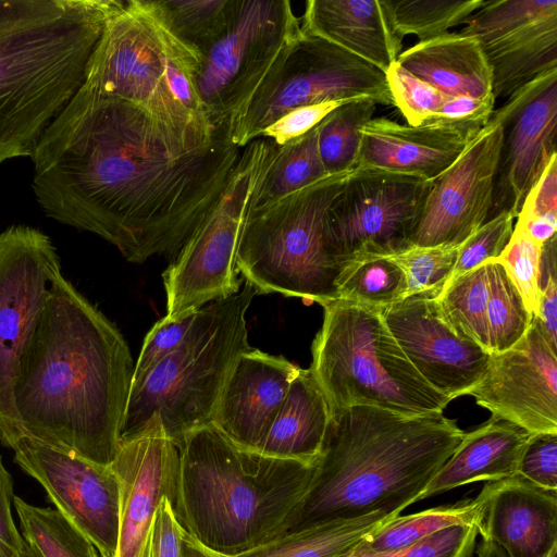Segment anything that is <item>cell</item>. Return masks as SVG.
Returning a JSON list of instances; mask_svg holds the SVG:
<instances>
[{"mask_svg":"<svg viewBox=\"0 0 557 557\" xmlns=\"http://www.w3.org/2000/svg\"><path fill=\"white\" fill-rule=\"evenodd\" d=\"M23 539L41 557H99L89 539L58 509L29 505L13 496Z\"/></svg>","mask_w":557,"mask_h":557,"instance_id":"cell-35","label":"cell"},{"mask_svg":"<svg viewBox=\"0 0 557 557\" xmlns=\"http://www.w3.org/2000/svg\"><path fill=\"white\" fill-rule=\"evenodd\" d=\"M257 294L245 280L236 294L200 308L181 347L131 388L121 440L141 432L153 416L177 446L189 433L212 424L233 363L251 348L246 313Z\"/></svg>","mask_w":557,"mask_h":557,"instance_id":"cell-6","label":"cell"},{"mask_svg":"<svg viewBox=\"0 0 557 557\" xmlns=\"http://www.w3.org/2000/svg\"><path fill=\"white\" fill-rule=\"evenodd\" d=\"M376 103L370 99L349 101L330 113L321 123L318 148L326 174L355 169L360 129L373 119Z\"/></svg>","mask_w":557,"mask_h":557,"instance_id":"cell-36","label":"cell"},{"mask_svg":"<svg viewBox=\"0 0 557 557\" xmlns=\"http://www.w3.org/2000/svg\"><path fill=\"white\" fill-rule=\"evenodd\" d=\"M242 152L221 133L190 147L138 106L82 85L35 147L33 190L48 218L143 263L178 253Z\"/></svg>","mask_w":557,"mask_h":557,"instance_id":"cell-1","label":"cell"},{"mask_svg":"<svg viewBox=\"0 0 557 557\" xmlns=\"http://www.w3.org/2000/svg\"><path fill=\"white\" fill-rule=\"evenodd\" d=\"M330 409L310 369H299L260 453L278 459L317 463L330 421Z\"/></svg>","mask_w":557,"mask_h":557,"instance_id":"cell-28","label":"cell"},{"mask_svg":"<svg viewBox=\"0 0 557 557\" xmlns=\"http://www.w3.org/2000/svg\"><path fill=\"white\" fill-rule=\"evenodd\" d=\"M432 181L355 168L325 215V245L342 269L372 256H394L411 246Z\"/></svg>","mask_w":557,"mask_h":557,"instance_id":"cell-13","label":"cell"},{"mask_svg":"<svg viewBox=\"0 0 557 557\" xmlns=\"http://www.w3.org/2000/svg\"><path fill=\"white\" fill-rule=\"evenodd\" d=\"M200 309L177 320L161 318L147 333L135 363L131 388L136 387L149 371L181 347L199 317Z\"/></svg>","mask_w":557,"mask_h":557,"instance_id":"cell-43","label":"cell"},{"mask_svg":"<svg viewBox=\"0 0 557 557\" xmlns=\"http://www.w3.org/2000/svg\"><path fill=\"white\" fill-rule=\"evenodd\" d=\"M515 475L542 488L557 491V433L531 434Z\"/></svg>","mask_w":557,"mask_h":557,"instance_id":"cell-45","label":"cell"},{"mask_svg":"<svg viewBox=\"0 0 557 557\" xmlns=\"http://www.w3.org/2000/svg\"><path fill=\"white\" fill-rule=\"evenodd\" d=\"M274 143H249L220 199L163 272L164 320L181 319L209 301L225 299L240 288L236 257L242 230L257 184L272 156Z\"/></svg>","mask_w":557,"mask_h":557,"instance_id":"cell-11","label":"cell"},{"mask_svg":"<svg viewBox=\"0 0 557 557\" xmlns=\"http://www.w3.org/2000/svg\"><path fill=\"white\" fill-rule=\"evenodd\" d=\"M476 497L478 533L507 557H549L557 549V491L513 475L486 482Z\"/></svg>","mask_w":557,"mask_h":557,"instance_id":"cell-23","label":"cell"},{"mask_svg":"<svg viewBox=\"0 0 557 557\" xmlns=\"http://www.w3.org/2000/svg\"><path fill=\"white\" fill-rule=\"evenodd\" d=\"M485 262L488 274L487 349L491 355H496L522 339L532 324L533 314L504 267L494 259Z\"/></svg>","mask_w":557,"mask_h":557,"instance_id":"cell-34","label":"cell"},{"mask_svg":"<svg viewBox=\"0 0 557 557\" xmlns=\"http://www.w3.org/2000/svg\"><path fill=\"white\" fill-rule=\"evenodd\" d=\"M351 172L326 175L250 209L239 238L236 268L258 293L300 297L320 305L336 299L342 269L326 250L325 215Z\"/></svg>","mask_w":557,"mask_h":557,"instance_id":"cell-8","label":"cell"},{"mask_svg":"<svg viewBox=\"0 0 557 557\" xmlns=\"http://www.w3.org/2000/svg\"><path fill=\"white\" fill-rule=\"evenodd\" d=\"M184 533L170 498L164 497L151 528L148 557H181Z\"/></svg>","mask_w":557,"mask_h":557,"instance_id":"cell-50","label":"cell"},{"mask_svg":"<svg viewBox=\"0 0 557 557\" xmlns=\"http://www.w3.org/2000/svg\"><path fill=\"white\" fill-rule=\"evenodd\" d=\"M465 25L491 67L495 100L557 69L556 0H485Z\"/></svg>","mask_w":557,"mask_h":557,"instance_id":"cell-16","label":"cell"},{"mask_svg":"<svg viewBox=\"0 0 557 557\" xmlns=\"http://www.w3.org/2000/svg\"><path fill=\"white\" fill-rule=\"evenodd\" d=\"M324 319L313 339L310 371L330 413L373 406L406 417L443 413L450 401L406 357L382 310L343 299L321 304Z\"/></svg>","mask_w":557,"mask_h":557,"instance_id":"cell-7","label":"cell"},{"mask_svg":"<svg viewBox=\"0 0 557 557\" xmlns=\"http://www.w3.org/2000/svg\"><path fill=\"white\" fill-rule=\"evenodd\" d=\"M349 101L354 100H334L297 107L265 127L260 137L272 140L276 146H284L307 134L335 109Z\"/></svg>","mask_w":557,"mask_h":557,"instance_id":"cell-47","label":"cell"},{"mask_svg":"<svg viewBox=\"0 0 557 557\" xmlns=\"http://www.w3.org/2000/svg\"><path fill=\"white\" fill-rule=\"evenodd\" d=\"M536 218L557 220V154L552 157L528 193L517 216L520 221Z\"/></svg>","mask_w":557,"mask_h":557,"instance_id":"cell-49","label":"cell"},{"mask_svg":"<svg viewBox=\"0 0 557 557\" xmlns=\"http://www.w3.org/2000/svg\"><path fill=\"white\" fill-rule=\"evenodd\" d=\"M119 0H0V164L32 157L85 82Z\"/></svg>","mask_w":557,"mask_h":557,"instance_id":"cell-5","label":"cell"},{"mask_svg":"<svg viewBox=\"0 0 557 557\" xmlns=\"http://www.w3.org/2000/svg\"><path fill=\"white\" fill-rule=\"evenodd\" d=\"M549 557H557V549H556V550H554V552L549 555Z\"/></svg>","mask_w":557,"mask_h":557,"instance_id":"cell-55","label":"cell"},{"mask_svg":"<svg viewBox=\"0 0 557 557\" xmlns=\"http://www.w3.org/2000/svg\"><path fill=\"white\" fill-rule=\"evenodd\" d=\"M164 27L181 42L200 51L220 33L231 0H147Z\"/></svg>","mask_w":557,"mask_h":557,"instance_id":"cell-37","label":"cell"},{"mask_svg":"<svg viewBox=\"0 0 557 557\" xmlns=\"http://www.w3.org/2000/svg\"><path fill=\"white\" fill-rule=\"evenodd\" d=\"M397 344L421 374L449 400L484 379L492 355L458 337L441 317L435 298L413 295L382 309Z\"/></svg>","mask_w":557,"mask_h":557,"instance_id":"cell-19","label":"cell"},{"mask_svg":"<svg viewBox=\"0 0 557 557\" xmlns=\"http://www.w3.org/2000/svg\"><path fill=\"white\" fill-rule=\"evenodd\" d=\"M540 289L539 307L533 315V323L552 350L557 352L556 235L542 246Z\"/></svg>","mask_w":557,"mask_h":557,"instance_id":"cell-46","label":"cell"},{"mask_svg":"<svg viewBox=\"0 0 557 557\" xmlns=\"http://www.w3.org/2000/svg\"><path fill=\"white\" fill-rule=\"evenodd\" d=\"M61 274L48 235L27 225L0 233V444L21 437L14 385L51 288Z\"/></svg>","mask_w":557,"mask_h":557,"instance_id":"cell-14","label":"cell"},{"mask_svg":"<svg viewBox=\"0 0 557 557\" xmlns=\"http://www.w3.org/2000/svg\"><path fill=\"white\" fill-rule=\"evenodd\" d=\"M469 395L530 434L557 433V356L533 320L520 342L492 355L484 379Z\"/></svg>","mask_w":557,"mask_h":557,"instance_id":"cell-20","label":"cell"},{"mask_svg":"<svg viewBox=\"0 0 557 557\" xmlns=\"http://www.w3.org/2000/svg\"><path fill=\"white\" fill-rule=\"evenodd\" d=\"M397 62L447 97L493 96L492 71L476 37L447 32L401 51Z\"/></svg>","mask_w":557,"mask_h":557,"instance_id":"cell-27","label":"cell"},{"mask_svg":"<svg viewBox=\"0 0 557 557\" xmlns=\"http://www.w3.org/2000/svg\"><path fill=\"white\" fill-rule=\"evenodd\" d=\"M396 32L404 38L421 40L437 37L465 24L485 0H386Z\"/></svg>","mask_w":557,"mask_h":557,"instance_id":"cell-38","label":"cell"},{"mask_svg":"<svg viewBox=\"0 0 557 557\" xmlns=\"http://www.w3.org/2000/svg\"><path fill=\"white\" fill-rule=\"evenodd\" d=\"M199 64L200 53L166 29L147 0L120 1L104 24L83 85L138 106L183 143L199 148L219 133L193 119L170 88L178 70L197 72Z\"/></svg>","mask_w":557,"mask_h":557,"instance_id":"cell-9","label":"cell"},{"mask_svg":"<svg viewBox=\"0 0 557 557\" xmlns=\"http://www.w3.org/2000/svg\"><path fill=\"white\" fill-rule=\"evenodd\" d=\"M493 115L502 126V144L487 221L502 212L517 218L528 193L557 154V69L516 90Z\"/></svg>","mask_w":557,"mask_h":557,"instance_id":"cell-17","label":"cell"},{"mask_svg":"<svg viewBox=\"0 0 557 557\" xmlns=\"http://www.w3.org/2000/svg\"><path fill=\"white\" fill-rule=\"evenodd\" d=\"M459 246H412L388 256L405 272L408 297L425 295L436 298L451 276Z\"/></svg>","mask_w":557,"mask_h":557,"instance_id":"cell-39","label":"cell"},{"mask_svg":"<svg viewBox=\"0 0 557 557\" xmlns=\"http://www.w3.org/2000/svg\"><path fill=\"white\" fill-rule=\"evenodd\" d=\"M394 106L408 125L418 126L434 117L447 96L405 70L397 61L385 72Z\"/></svg>","mask_w":557,"mask_h":557,"instance_id":"cell-41","label":"cell"},{"mask_svg":"<svg viewBox=\"0 0 557 557\" xmlns=\"http://www.w3.org/2000/svg\"><path fill=\"white\" fill-rule=\"evenodd\" d=\"M320 124L284 146L274 144L272 156L253 193L251 209L271 203L326 175L319 148Z\"/></svg>","mask_w":557,"mask_h":557,"instance_id":"cell-31","label":"cell"},{"mask_svg":"<svg viewBox=\"0 0 557 557\" xmlns=\"http://www.w3.org/2000/svg\"><path fill=\"white\" fill-rule=\"evenodd\" d=\"M479 512L480 502L475 497L417 513L399 515L371 531L349 552L352 554L393 553L453 525L474 524L476 527Z\"/></svg>","mask_w":557,"mask_h":557,"instance_id":"cell-30","label":"cell"},{"mask_svg":"<svg viewBox=\"0 0 557 557\" xmlns=\"http://www.w3.org/2000/svg\"><path fill=\"white\" fill-rule=\"evenodd\" d=\"M502 126L492 114L458 158L435 180L411 237V246H460L487 221Z\"/></svg>","mask_w":557,"mask_h":557,"instance_id":"cell-18","label":"cell"},{"mask_svg":"<svg viewBox=\"0 0 557 557\" xmlns=\"http://www.w3.org/2000/svg\"><path fill=\"white\" fill-rule=\"evenodd\" d=\"M495 110V98L447 97L434 117L476 135Z\"/></svg>","mask_w":557,"mask_h":557,"instance_id":"cell-48","label":"cell"},{"mask_svg":"<svg viewBox=\"0 0 557 557\" xmlns=\"http://www.w3.org/2000/svg\"><path fill=\"white\" fill-rule=\"evenodd\" d=\"M301 32L322 38L384 73L401 53L386 0H308Z\"/></svg>","mask_w":557,"mask_h":557,"instance_id":"cell-25","label":"cell"},{"mask_svg":"<svg viewBox=\"0 0 557 557\" xmlns=\"http://www.w3.org/2000/svg\"><path fill=\"white\" fill-rule=\"evenodd\" d=\"M330 414L314 475L287 532L374 512L399 516L465 436L443 413L406 417L351 406Z\"/></svg>","mask_w":557,"mask_h":557,"instance_id":"cell-3","label":"cell"},{"mask_svg":"<svg viewBox=\"0 0 557 557\" xmlns=\"http://www.w3.org/2000/svg\"><path fill=\"white\" fill-rule=\"evenodd\" d=\"M178 448L176 518L202 546L233 557L287 532L317 465L242 448L212 424Z\"/></svg>","mask_w":557,"mask_h":557,"instance_id":"cell-4","label":"cell"},{"mask_svg":"<svg viewBox=\"0 0 557 557\" xmlns=\"http://www.w3.org/2000/svg\"><path fill=\"white\" fill-rule=\"evenodd\" d=\"M488 300L487 264L466 272L435 298L438 312L460 338L488 352L486 307Z\"/></svg>","mask_w":557,"mask_h":557,"instance_id":"cell-32","label":"cell"},{"mask_svg":"<svg viewBox=\"0 0 557 557\" xmlns=\"http://www.w3.org/2000/svg\"><path fill=\"white\" fill-rule=\"evenodd\" d=\"M478 534L474 524H457L393 553L352 554L348 552L341 557H472Z\"/></svg>","mask_w":557,"mask_h":557,"instance_id":"cell-44","label":"cell"},{"mask_svg":"<svg viewBox=\"0 0 557 557\" xmlns=\"http://www.w3.org/2000/svg\"><path fill=\"white\" fill-rule=\"evenodd\" d=\"M541 244L533 240L520 226H513L509 243L495 258L509 275L527 309L534 315L539 307Z\"/></svg>","mask_w":557,"mask_h":557,"instance_id":"cell-40","label":"cell"},{"mask_svg":"<svg viewBox=\"0 0 557 557\" xmlns=\"http://www.w3.org/2000/svg\"><path fill=\"white\" fill-rule=\"evenodd\" d=\"M181 453L158 416L120 441L111 467L121 484L116 557H148L151 528L164 497L175 500Z\"/></svg>","mask_w":557,"mask_h":557,"instance_id":"cell-21","label":"cell"},{"mask_svg":"<svg viewBox=\"0 0 557 557\" xmlns=\"http://www.w3.org/2000/svg\"><path fill=\"white\" fill-rule=\"evenodd\" d=\"M476 557H507L500 547L491 540L482 539L476 548Z\"/></svg>","mask_w":557,"mask_h":557,"instance_id":"cell-53","label":"cell"},{"mask_svg":"<svg viewBox=\"0 0 557 557\" xmlns=\"http://www.w3.org/2000/svg\"><path fill=\"white\" fill-rule=\"evenodd\" d=\"M513 219L512 213L502 212L470 235L459 246L454 271L443 289L466 272L487 260L497 258L510 240L513 232Z\"/></svg>","mask_w":557,"mask_h":557,"instance_id":"cell-42","label":"cell"},{"mask_svg":"<svg viewBox=\"0 0 557 557\" xmlns=\"http://www.w3.org/2000/svg\"><path fill=\"white\" fill-rule=\"evenodd\" d=\"M336 299L384 309L408 297V283L403 269L389 257L372 256L343 269Z\"/></svg>","mask_w":557,"mask_h":557,"instance_id":"cell-33","label":"cell"},{"mask_svg":"<svg viewBox=\"0 0 557 557\" xmlns=\"http://www.w3.org/2000/svg\"><path fill=\"white\" fill-rule=\"evenodd\" d=\"M134 368L116 326L60 275L14 385L21 437L111 466Z\"/></svg>","mask_w":557,"mask_h":557,"instance_id":"cell-2","label":"cell"},{"mask_svg":"<svg viewBox=\"0 0 557 557\" xmlns=\"http://www.w3.org/2000/svg\"><path fill=\"white\" fill-rule=\"evenodd\" d=\"M14 461L46 490L57 509L94 544L100 557H116L121 484L111 466H100L22 436Z\"/></svg>","mask_w":557,"mask_h":557,"instance_id":"cell-15","label":"cell"},{"mask_svg":"<svg viewBox=\"0 0 557 557\" xmlns=\"http://www.w3.org/2000/svg\"><path fill=\"white\" fill-rule=\"evenodd\" d=\"M530 433L495 416L465 433L450 457L418 497V502L473 482L513 476Z\"/></svg>","mask_w":557,"mask_h":557,"instance_id":"cell-26","label":"cell"},{"mask_svg":"<svg viewBox=\"0 0 557 557\" xmlns=\"http://www.w3.org/2000/svg\"><path fill=\"white\" fill-rule=\"evenodd\" d=\"M299 367L283 356L242 352L221 392L212 425L235 445L260 451Z\"/></svg>","mask_w":557,"mask_h":557,"instance_id":"cell-22","label":"cell"},{"mask_svg":"<svg viewBox=\"0 0 557 557\" xmlns=\"http://www.w3.org/2000/svg\"><path fill=\"white\" fill-rule=\"evenodd\" d=\"M394 517L374 512L288 531L236 557H341L367 534Z\"/></svg>","mask_w":557,"mask_h":557,"instance_id":"cell-29","label":"cell"},{"mask_svg":"<svg viewBox=\"0 0 557 557\" xmlns=\"http://www.w3.org/2000/svg\"><path fill=\"white\" fill-rule=\"evenodd\" d=\"M361 99L394 106L385 73L334 44L302 33L231 121L227 136L243 149L297 107Z\"/></svg>","mask_w":557,"mask_h":557,"instance_id":"cell-12","label":"cell"},{"mask_svg":"<svg viewBox=\"0 0 557 557\" xmlns=\"http://www.w3.org/2000/svg\"><path fill=\"white\" fill-rule=\"evenodd\" d=\"M13 496V480L0 457V557H13L24 540L12 518Z\"/></svg>","mask_w":557,"mask_h":557,"instance_id":"cell-51","label":"cell"},{"mask_svg":"<svg viewBox=\"0 0 557 557\" xmlns=\"http://www.w3.org/2000/svg\"><path fill=\"white\" fill-rule=\"evenodd\" d=\"M474 136L437 117L418 126L399 124L386 117L371 119L360 129L355 168L433 181L458 158Z\"/></svg>","mask_w":557,"mask_h":557,"instance_id":"cell-24","label":"cell"},{"mask_svg":"<svg viewBox=\"0 0 557 557\" xmlns=\"http://www.w3.org/2000/svg\"><path fill=\"white\" fill-rule=\"evenodd\" d=\"M302 35L287 0H231L224 26L200 51L195 88L215 133L234 116Z\"/></svg>","mask_w":557,"mask_h":557,"instance_id":"cell-10","label":"cell"},{"mask_svg":"<svg viewBox=\"0 0 557 557\" xmlns=\"http://www.w3.org/2000/svg\"><path fill=\"white\" fill-rule=\"evenodd\" d=\"M13 557H41L35 547L23 540L22 546Z\"/></svg>","mask_w":557,"mask_h":557,"instance_id":"cell-54","label":"cell"},{"mask_svg":"<svg viewBox=\"0 0 557 557\" xmlns=\"http://www.w3.org/2000/svg\"><path fill=\"white\" fill-rule=\"evenodd\" d=\"M181 557H233L213 552L198 543L186 531L182 539Z\"/></svg>","mask_w":557,"mask_h":557,"instance_id":"cell-52","label":"cell"}]
</instances>
